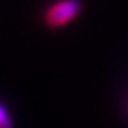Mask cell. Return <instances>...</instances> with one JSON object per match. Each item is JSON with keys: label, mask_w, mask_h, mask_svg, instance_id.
<instances>
[{"label": "cell", "mask_w": 128, "mask_h": 128, "mask_svg": "<svg viewBox=\"0 0 128 128\" xmlns=\"http://www.w3.org/2000/svg\"><path fill=\"white\" fill-rule=\"evenodd\" d=\"M80 11H82L80 0H59L46 8L43 19L48 27H62L77 18Z\"/></svg>", "instance_id": "6da1fadb"}, {"label": "cell", "mask_w": 128, "mask_h": 128, "mask_svg": "<svg viewBox=\"0 0 128 128\" xmlns=\"http://www.w3.org/2000/svg\"><path fill=\"white\" fill-rule=\"evenodd\" d=\"M0 128H13V118L3 104H0Z\"/></svg>", "instance_id": "7a4b0ae2"}]
</instances>
